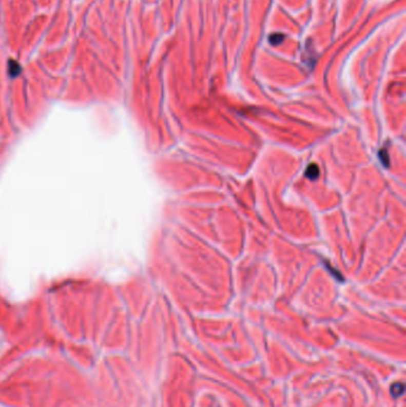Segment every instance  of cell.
Here are the masks:
<instances>
[{"label": "cell", "instance_id": "obj_1", "mask_svg": "<svg viewBox=\"0 0 406 407\" xmlns=\"http://www.w3.org/2000/svg\"><path fill=\"white\" fill-rule=\"evenodd\" d=\"M404 390H405V387H404L403 383H401V382H396V383H393L392 386H391V394H392L394 398H399L400 395H403Z\"/></svg>", "mask_w": 406, "mask_h": 407}, {"label": "cell", "instance_id": "obj_2", "mask_svg": "<svg viewBox=\"0 0 406 407\" xmlns=\"http://www.w3.org/2000/svg\"><path fill=\"white\" fill-rule=\"evenodd\" d=\"M284 37L285 36L281 35V33H274V35L269 36V43L273 44V46H278L284 41Z\"/></svg>", "mask_w": 406, "mask_h": 407}, {"label": "cell", "instance_id": "obj_3", "mask_svg": "<svg viewBox=\"0 0 406 407\" xmlns=\"http://www.w3.org/2000/svg\"><path fill=\"white\" fill-rule=\"evenodd\" d=\"M318 174H319V170H318V168L315 166V164H312V166L308 167V169H307V171H306L307 178H310V179H316V178L318 177Z\"/></svg>", "mask_w": 406, "mask_h": 407}]
</instances>
